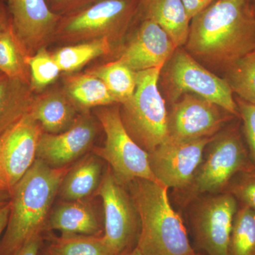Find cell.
<instances>
[{
	"label": "cell",
	"instance_id": "cell-32",
	"mask_svg": "<svg viewBox=\"0 0 255 255\" xmlns=\"http://www.w3.org/2000/svg\"><path fill=\"white\" fill-rule=\"evenodd\" d=\"M50 9L55 14L64 15L73 11L91 0H46Z\"/></svg>",
	"mask_w": 255,
	"mask_h": 255
},
{
	"label": "cell",
	"instance_id": "cell-22",
	"mask_svg": "<svg viewBox=\"0 0 255 255\" xmlns=\"http://www.w3.org/2000/svg\"><path fill=\"white\" fill-rule=\"evenodd\" d=\"M35 95L26 82L8 78L0 81V135L29 113Z\"/></svg>",
	"mask_w": 255,
	"mask_h": 255
},
{
	"label": "cell",
	"instance_id": "cell-38",
	"mask_svg": "<svg viewBox=\"0 0 255 255\" xmlns=\"http://www.w3.org/2000/svg\"><path fill=\"white\" fill-rule=\"evenodd\" d=\"M121 255H144L142 254L141 252L139 251L138 249L135 247L133 249L130 250V251L126 252Z\"/></svg>",
	"mask_w": 255,
	"mask_h": 255
},
{
	"label": "cell",
	"instance_id": "cell-4",
	"mask_svg": "<svg viewBox=\"0 0 255 255\" xmlns=\"http://www.w3.org/2000/svg\"><path fill=\"white\" fill-rule=\"evenodd\" d=\"M140 0H91L60 16L53 42L64 45L106 40L122 43L136 17Z\"/></svg>",
	"mask_w": 255,
	"mask_h": 255
},
{
	"label": "cell",
	"instance_id": "cell-40",
	"mask_svg": "<svg viewBox=\"0 0 255 255\" xmlns=\"http://www.w3.org/2000/svg\"><path fill=\"white\" fill-rule=\"evenodd\" d=\"M252 4H253V6H254L255 9V0H251Z\"/></svg>",
	"mask_w": 255,
	"mask_h": 255
},
{
	"label": "cell",
	"instance_id": "cell-2",
	"mask_svg": "<svg viewBox=\"0 0 255 255\" xmlns=\"http://www.w3.org/2000/svg\"><path fill=\"white\" fill-rule=\"evenodd\" d=\"M71 165L53 168L36 159L10 192V213L0 255H10L41 235L60 184Z\"/></svg>",
	"mask_w": 255,
	"mask_h": 255
},
{
	"label": "cell",
	"instance_id": "cell-30",
	"mask_svg": "<svg viewBox=\"0 0 255 255\" xmlns=\"http://www.w3.org/2000/svg\"><path fill=\"white\" fill-rule=\"evenodd\" d=\"M228 192L243 206L255 211V167L251 166L236 174L228 184Z\"/></svg>",
	"mask_w": 255,
	"mask_h": 255
},
{
	"label": "cell",
	"instance_id": "cell-1",
	"mask_svg": "<svg viewBox=\"0 0 255 255\" xmlns=\"http://www.w3.org/2000/svg\"><path fill=\"white\" fill-rule=\"evenodd\" d=\"M185 50L197 61L225 70L255 51L251 0H214L191 18Z\"/></svg>",
	"mask_w": 255,
	"mask_h": 255
},
{
	"label": "cell",
	"instance_id": "cell-14",
	"mask_svg": "<svg viewBox=\"0 0 255 255\" xmlns=\"http://www.w3.org/2000/svg\"><path fill=\"white\" fill-rule=\"evenodd\" d=\"M98 132V126L90 112H80L65 131L42 134L36 159L53 168L71 165L91 149Z\"/></svg>",
	"mask_w": 255,
	"mask_h": 255
},
{
	"label": "cell",
	"instance_id": "cell-34",
	"mask_svg": "<svg viewBox=\"0 0 255 255\" xmlns=\"http://www.w3.org/2000/svg\"><path fill=\"white\" fill-rule=\"evenodd\" d=\"M191 19L214 0H181Z\"/></svg>",
	"mask_w": 255,
	"mask_h": 255
},
{
	"label": "cell",
	"instance_id": "cell-12",
	"mask_svg": "<svg viewBox=\"0 0 255 255\" xmlns=\"http://www.w3.org/2000/svg\"><path fill=\"white\" fill-rule=\"evenodd\" d=\"M233 117L210 101L193 94H184L173 103L168 113V139L190 141L214 136Z\"/></svg>",
	"mask_w": 255,
	"mask_h": 255
},
{
	"label": "cell",
	"instance_id": "cell-13",
	"mask_svg": "<svg viewBox=\"0 0 255 255\" xmlns=\"http://www.w3.org/2000/svg\"><path fill=\"white\" fill-rule=\"evenodd\" d=\"M211 138L204 137L190 141L167 139L149 152L151 170L157 181L168 189H187Z\"/></svg>",
	"mask_w": 255,
	"mask_h": 255
},
{
	"label": "cell",
	"instance_id": "cell-24",
	"mask_svg": "<svg viewBox=\"0 0 255 255\" xmlns=\"http://www.w3.org/2000/svg\"><path fill=\"white\" fill-rule=\"evenodd\" d=\"M114 49L106 40H94L66 45L52 53L62 73H73L92 60L110 54Z\"/></svg>",
	"mask_w": 255,
	"mask_h": 255
},
{
	"label": "cell",
	"instance_id": "cell-16",
	"mask_svg": "<svg viewBox=\"0 0 255 255\" xmlns=\"http://www.w3.org/2000/svg\"><path fill=\"white\" fill-rule=\"evenodd\" d=\"M16 36L32 55L53 43L60 18L46 0H5Z\"/></svg>",
	"mask_w": 255,
	"mask_h": 255
},
{
	"label": "cell",
	"instance_id": "cell-11",
	"mask_svg": "<svg viewBox=\"0 0 255 255\" xmlns=\"http://www.w3.org/2000/svg\"><path fill=\"white\" fill-rule=\"evenodd\" d=\"M43 129L28 113L0 135V190L11 192L36 159Z\"/></svg>",
	"mask_w": 255,
	"mask_h": 255
},
{
	"label": "cell",
	"instance_id": "cell-8",
	"mask_svg": "<svg viewBox=\"0 0 255 255\" xmlns=\"http://www.w3.org/2000/svg\"><path fill=\"white\" fill-rule=\"evenodd\" d=\"M205 156L189 187V195L218 194L236 174L249 167L248 154L237 128L220 130L206 147Z\"/></svg>",
	"mask_w": 255,
	"mask_h": 255
},
{
	"label": "cell",
	"instance_id": "cell-27",
	"mask_svg": "<svg viewBox=\"0 0 255 255\" xmlns=\"http://www.w3.org/2000/svg\"><path fill=\"white\" fill-rule=\"evenodd\" d=\"M47 251L50 255H112L102 236L63 234L53 238Z\"/></svg>",
	"mask_w": 255,
	"mask_h": 255
},
{
	"label": "cell",
	"instance_id": "cell-33",
	"mask_svg": "<svg viewBox=\"0 0 255 255\" xmlns=\"http://www.w3.org/2000/svg\"><path fill=\"white\" fill-rule=\"evenodd\" d=\"M41 243V235L35 236L10 255H38Z\"/></svg>",
	"mask_w": 255,
	"mask_h": 255
},
{
	"label": "cell",
	"instance_id": "cell-6",
	"mask_svg": "<svg viewBox=\"0 0 255 255\" xmlns=\"http://www.w3.org/2000/svg\"><path fill=\"white\" fill-rule=\"evenodd\" d=\"M97 120L105 133V142L94 149V154L110 164L114 177L122 185L136 179L159 183L151 170L149 153L137 145L124 127L120 105L94 109Z\"/></svg>",
	"mask_w": 255,
	"mask_h": 255
},
{
	"label": "cell",
	"instance_id": "cell-5",
	"mask_svg": "<svg viewBox=\"0 0 255 255\" xmlns=\"http://www.w3.org/2000/svg\"><path fill=\"white\" fill-rule=\"evenodd\" d=\"M164 67L137 72L136 88L131 98L120 105V114L130 137L147 152L168 139V112L158 88Z\"/></svg>",
	"mask_w": 255,
	"mask_h": 255
},
{
	"label": "cell",
	"instance_id": "cell-23",
	"mask_svg": "<svg viewBox=\"0 0 255 255\" xmlns=\"http://www.w3.org/2000/svg\"><path fill=\"white\" fill-rule=\"evenodd\" d=\"M26 48L15 33L12 23L0 33V73L8 78L30 84V70Z\"/></svg>",
	"mask_w": 255,
	"mask_h": 255
},
{
	"label": "cell",
	"instance_id": "cell-15",
	"mask_svg": "<svg viewBox=\"0 0 255 255\" xmlns=\"http://www.w3.org/2000/svg\"><path fill=\"white\" fill-rule=\"evenodd\" d=\"M136 27L120 48L117 59L135 72L164 67L177 47L157 23L135 17Z\"/></svg>",
	"mask_w": 255,
	"mask_h": 255
},
{
	"label": "cell",
	"instance_id": "cell-25",
	"mask_svg": "<svg viewBox=\"0 0 255 255\" xmlns=\"http://www.w3.org/2000/svg\"><path fill=\"white\" fill-rule=\"evenodd\" d=\"M87 71L100 78L120 105L131 98L135 92L137 72L118 60L97 65Z\"/></svg>",
	"mask_w": 255,
	"mask_h": 255
},
{
	"label": "cell",
	"instance_id": "cell-21",
	"mask_svg": "<svg viewBox=\"0 0 255 255\" xmlns=\"http://www.w3.org/2000/svg\"><path fill=\"white\" fill-rule=\"evenodd\" d=\"M63 87L80 112L118 104L105 83L87 71L64 74Z\"/></svg>",
	"mask_w": 255,
	"mask_h": 255
},
{
	"label": "cell",
	"instance_id": "cell-9",
	"mask_svg": "<svg viewBox=\"0 0 255 255\" xmlns=\"http://www.w3.org/2000/svg\"><path fill=\"white\" fill-rule=\"evenodd\" d=\"M124 187L109 167L96 191L103 201L105 232L102 241L112 255H121L132 250L140 234L138 215L130 194Z\"/></svg>",
	"mask_w": 255,
	"mask_h": 255
},
{
	"label": "cell",
	"instance_id": "cell-20",
	"mask_svg": "<svg viewBox=\"0 0 255 255\" xmlns=\"http://www.w3.org/2000/svg\"><path fill=\"white\" fill-rule=\"evenodd\" d=\"M100 159L95 154L87 155L71 165L58 191L64 201L85 200L96 193L103 177Z\"/></svg>",
	"mask_w": 255,
	"mask_h": 255
},
{
	"label": "cell",
	"instance_id": "cell-36",
	"mask_svg": "<svg viewBox=\"0 0 255 255\" xmlns=\"http://www.w3.org/2000/svg\"><path fill=\"white\" fill-rule=\"evenodd\" d=\"M10 213V201L0 204V237L2 234L3 231L6 229L9 221Z\"/></svg>",
	"mask_w": 255,
	"mask_h": 255
},
{
	"label": "cell",
	"instance_id": "cell-37",
	"mask_svg": "<svg viewBox=\"0 0 255 255\" xmlns=\"http://www.w3.org/2000/svg\"><path fill=\"white\" fill-rule=\"evenodd\" d=\"M10 199V194L6 191L0 190V204L9 201Z\"/></svg>",
	"mask_w": 255,
	"mask_h": 255
},
{
	"label": "cell",
	"instance_id": "cell-10",
	"mask_svg": "<svg viewBox=\"0 0 255 255\" xmlns=\"http://www.w3.org/2000/svg\"><path fill=\"white\" fill-rule=\"evenodd\" d=\"M238 211L230 192L218 193L201 199L191 216V230L197 246L207 255H231V233Z\"/></svg>",
	"mask_w": 255,
	"mask_h": 255
},
{
	"label": "cell",
	"instance_id": "cell-35",
	"mask_svg": "<svg viewBox=\"0 0 255 255\" xmlns=\"http://www.w3.org/2000/svg\"><path fill=\"white\" fill-rule=\"evenodd\" d=\"M11 24V15L5 0H0V33Z\"/></svg>",
	"mask_w": 255,
	"mask_h": 255
},
{
	"label": "cell",
	"instance_id": "cell-17",
	"mask_svg": "<svg viewBox=\"0 0 255 255\" xmlns=\"http://www.w3.org/2000/svg\"><path fill=\"white\" fill-rule=\"evenodd\" d=\"M29 113L43 132L57 134L71 127L80 112L63 87H54L35 95Z\"/></svg>",
	"mask_w": 255,
	"mask_h": 255
},
{
	"label": "cell",
	"instance_id": "cell-18",
	"mask_svg": "<svg viewBox=\"0 0 255 255\" xmlns=\"http://www.w3.org/2000/svg\"><path fill=\"white\" fill-rule=\"evenodd\" d=\"M136 17L157 23L177 48L185 46L191 19L181 0H140Z\"/></svg>",
	"mask_w": 255,
	"mask_h": 255
},
{
	"label": "cell",
	"instance_id": "cell-41",
	"mask_svg": "<svg viewBox=\"0 0 255 255\" xmlns=\"http://www.w3.org/2000/svg\"><path fill=\"white\" fill-rule=\"evenodd\" d=\"M202 255L199 254V253H195V252H194V253H191V254H190V255Z\"/></svg>",
	"mask_w": 255,
	"mask_h": 255
},
{
	"label": "cell",
	"instance_id": "cell-39",
	"mask_svg": "<svg viewBox=\"0 0 255 255\" xmlns=\"http://www.w3.org/2000/svg\"><path fill=\"white\" fill-rule=\"evenodd\" d=\"M6 78V77L5 76L4 74L0 73V81H1V80H4V79Z\"/></svg>",
	"mask_w": 255,
	"mask_h": 255
},
{
	"label": "cell",
	"instance_id": "cell-42",
	"mask_svg": "<svg viewBox=\"0 0 255 255\" xmlns=\"http://www.w3.org/2000/svg\"><path fill=\"white\" fill-rule=\"evenodd\" d=\"M42 255H50V253H48V251H46V252H45V253H43V254Z\"/></svg>",
	"mask_w": 255,
	"mask_h": 255
},
{
	"label": "cell",
	"instance_id": "cell-3",
	"mask_svg": "<svg viewBox=\"0 0 255 255\" xmlns=\"http://www.w3.org/2000/svg\"><path fill=\"white\" fill-rule=\"evenodd\" d=\"M140 220L136 248L144 255H187L194 253L182 218L169 200L168 188L148 179L129 183Z\"/></svg>",
	"mask_w": 255,
	"mask_h": 255
},
{
	"label": "cell",
	"instance_id": "cell-7",
	"mask_svg": "<svg viewBox=\"0 0 255 255\" xmlns=\"http://www.w3.org/2000/svg\"><path fill=\"white\" fill-rule=\"evenodd\" d=\"M164 82L169 100L174 103L184 94H193L240 117L227 82L211 73L186 50L177 48L167 63Z\"/></svg>",
	"mask_w": 255,
	"mask_h": 255
},
{
	"label": "cell",
	"instance_id": "cell-31",
	"mask_svg": "<svg viewBox=\"0 0 255 255\" xmlns=\"http://www.w3.org/2000/svg\"><path fill=\"white\" fill-rule=\"evenodd\" d=\"M243 122V129L249 147L250 155L255 164V105L241 100L235 99Z\"/></svg>",
	"mask_w": 255,
	"mask_h": 255
},
{
	"label": "cell",
	"instance_id": "cell-19",
	"mask_svg": "<svg viewBox=\"0 0 255 255\" xmlns=\"http://www.w3.org/2000/svg\"><path fill=\"white\" fill-rule=\"evenodd\" d=\"M47 227L65 235L100 236L102 231L95 210L85 200L60 204L50 214Z\"/></svg>",
	"mask_w": 255,
	"mask_h": 255
},
{
	"label": "cell",
	"instance_id": "cell-26",
	"mask_svg": "<svg viewBox=\"0 0 255 255\" xmlns=\"http://www.w3.org/2000/svg\"><path fill=\"white\" fill-rule=\"evenodd\" d=\"M224 71V80L233 93L255 105V51L236 60Z\"/></svg>",
	"mask_w": 255,
	"mask_h": 255
},
{
	"label": "cell",
	"instance_id": "cell-29",
	"mask_svg": "<svg viewBox=\"0 0 255 255\" xmlns=\"http://www.w3.org/2000/svg\"><path fill=\"white\" fill-rule=\"evenodd\" d=\"M30 70V83L35 94L49 87L62 73L53 56V53L43 48L28 58Z\"/></svg>",
	"mask_w": 255,
	"mask_h": 255
},
{
	"label": "cell",
	"instance_id": "cell-28",
	"mask_svg": "<svg viewBox=\"0 0 255 255\" xmlns=\"http://www.w3.org/2000/svg\"><path fill=\"white\" fill-rule=\"evenodd\" d=\"M231 255H255V211L246 206L238 209L231 233Z\"/></svg>",
	"mask_w": 255,
	"mask_h": 255
}]
</instances>
